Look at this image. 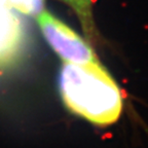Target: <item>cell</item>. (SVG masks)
Segmentation results:
<instances>
[{"label":"cell","instance_id":"obj_1","mask_svg":"<svg viewBox=\"0 0 148 148\" xmlns=\"http://www.w3.org/2000/svg\"><path fill=\"white\" fill-rule=\"evenodd\" d=\"M59 88L66 107L92 123L111 125L121 114V92L99 62L84 65L65 62Z\"/></svg>","mask_w":148,"mask_h":148},{"label":"cell","instance_id":"obj_2","mask_svg":"<svg viewBox=\"0 0 148 148\" xmlns=\"http://www.w3.org/2000/svg\"><path fill=\"white\" fill-rule=\"evenodd\" d=\"M37 22L47 43L66 63L84 65L99 62L88 41L53 14L42 10L37 16Z\"/></svg>","mask_w":148,"mask_h":148},{"label":"cell","instance_id":"obj_3","mask_svg":"<svg viewBox=\"0 0 148 148\" xmlns=\"http://www.w3.org/2000/svg\"><path fill=\"white\" fill-rule=\"evenodd\" d=\"M25 45V30L9 0H0V68L14 63Z\"/></svg>","mask_w":148,"mask_h":148},{"label":"cell","instance_id":"obj_4","mask_svg":"<svg viewBox=\"0 0 148 148\" xmlns=\"http://www.w3.org/2000/svg\"><path fill=\"white\" fill-rule=\"evenodd\" d=\"M75 10L77 16L82 23L83 30L88 39L95 35L94 23H92V8L95 0H63Z\"/></svg>","mask_w":148,"mask_h":148},{"label":"cell","instance_id":"obj_5","mask_svg":"<svg viewBox=\"0 0 148 148\" xmlns=\"http://www.w3.org/2000/svg\"><path fill=\"white\" fill-rule=\"evenodd\" d=\"M14 10L31 16H37L43 10L44 0H9Z\"/></svg>","mask_w":148,"mask_h":148}]
</instances>
